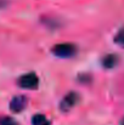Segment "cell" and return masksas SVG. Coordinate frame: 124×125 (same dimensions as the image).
<instances>
[{
  "label": "cell",
  "mask_w": 124,
  "mask_h": 125,
  "mask_svg": "<svg viewBox=\"0 0 124 125\" xmlns=\"http://www.w3.org/2000/svg\"><path fill=\"white\" fill-rule=\"evenodd\" d=\"M52 53L57 57H61V58H69L72 56L76 55V46L71 42H62V44H57L52 47Z\"/></svg>",
  "instance_id": "6da1fadb"
},
{
  "label": "cell",
  "mask_w": 124,
  "mask_h": 125,
  "mask_svg": "<svg viewBox=\"0 0 124 125\" xmlns=\"http://www.w3.org/2000/svg\"><path fill=\"white\" fill-rule=\"evenodd\" d=\"M117 63H118V56L117 55L111 53V55H107L102 58V66L107 69H111V68L116 67Z\"/></svg>",
  "instance_id": "5b68a950"
},
{
  "label": "cell",
  "mask_w": 124,
  "mask_h": 125,
  "mask_svg": "<svg viewBox=\"0 0 124 125\" xmlns=\"http://www.w3.org/2000/svg\"><path fill=\"white\" fill-rule=\"evenodd\" d=\"M78 98H79V96H78V94H76V92H69V94H67V95L63 97V100L61 101V103H60L61 111H62V112H68V111H71V109L76 106V103L78 102Z\"/></svg>",
  "instance_id": "3957f363"
},
{
  "label": "cell",
  "mask_w": 124,
  "mask_h": 125,
  "mask_svg": "<svg viewBox=\"0 0 124 125\" xmlns=\"http://www.w3.org/2000/svg\"><path fill=\"white\" fill-rule=\"evenodd\" d=\"M122 125H124V120H123V122H122Z\"/></svg>",
  "instance_id": "9c48e42d"
},
{
  "label": "cell",
  "mask_w": 124,
  "mask_h": 125,
  "mask_svg": "<svg viewBox=\"0 0 124 125\" xmlns=\"http://www.w3.org/2000/svg\"><path fill=\"white\" fill-rule=\"evenodd\" d=\"M114 42L118 44L119 46L124 47V29H121V31L117 33V35L114 37Z\"/></svg>",
  "instance_id": "52a82bcc"
},
{
  "label": "cell",
  "mask_w": 124,
  "mask_h": 125,
  "mask_svg": "<svg viewBox=\"0 0 124 125\" xmlns=\"http://www.w3.org/2000/svg\"><path fill=\"white\" fill-rule=\"evenodd\" d=\"M32 124L33 125H50L49 120L46 119L45 115L43 114H35L32 119Z\"/></svg>",
  "instance_id": "8992f818"
},
{
  "label": "cell",
  "mask_w": 124,
  "mask_h": 125,
  "mask_svg": "<svg viewBox=\"0 0 124 125\" xmlns=\"http://www.w3.org/2000/svg\"><path fill=\"white\" fill-rule=\"evenodd\" d=\"M18 85L22 89H29V90H34L38 87L39 85V79L37 77L35 73L31 72L27 74H23L22 77H20L18 79Z\"/></svg>",
  "instance_id": "7a4b0ae2"
},
{
  "label": "cell",
  "mask_w": 124,
  "mask_h": 125,
  "mask_svg": "<svg viewBox=\"0 0 124 125\" xmlns=\"http://www.w3.org/2000/svg\"><path fill=\"white\" fill-rule=\"evenodd\" d=\"M0 125H18L16 120H13L12 118L9 117H2L0 118Z\"/></svg>",
  "instance_id": "ba28073f"
},
{
  "label": "cell",
  "mask_w": 124,
  "mask_h": 125,
  "mask_svg": "<svg viewBox=\"0 0 124 125\" xmlns=\"http://www.w3.org/2000/svg\"><path fill=\"white\" fill-rule=\"evenodd\" d=\"M27 103H28V100H27L26 96H23V95L15 96V97L11 100V102H10V109H11L12 112H15V113L22 112V111L26 108Z\"/></svg>",
  "instance_id": "277c9868"
}]
</instances>
